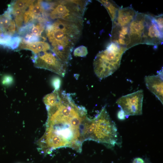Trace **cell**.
Segmentation results:
<instances>
[{
    "instance_id": "1",
    "label": "cell",
    "mask_w": 163,
    "mask_h": 163,
    "mask_svg": "<svg viewBox=\"0 0 163 163\" xmlns=\"http://www.w3.org/2000/svg\"><path fill=\"white\" fill-rule=\"evenodd\" d=\"M46 108L48 117L45 132L38 142L40 150L50 154L56 149L69 147L81 152L82 125L87 117L85 108L76 104L70 94L63 91L59 101Z\"/></svg>"
},
{
    "instance_id": "2",
    "label": "cell",
    "mask_w": 163,
    "mask_h": 163,
    "mask_svg": "<svg viewBox=\"0 0 163 163\" xmlns=\"http://www.w3.org/2000/svg\"><path fill=\"white\" fill-rule=\"evenodd\" d=\"M82 23L57 19L45 25L46 36L52 47L51 51L58 58L68 65L75 44L81 36Z\"/></svg>"
},
{
    "instance_id": "3",
    "label": "cell",
    "mask_w": 163,
    "mask_h": 163,
    "mask_svg": "<svg viewBox=\"0 0 163 163\" xmlns=\"http://www.w3.org/2000/svg\"><path fill=\"white\" fill-rule=\"evenodd\" d=\"M81 135L83 142L93 140L110 148L121 143L116 124L105 107L93 118H86L82 123Z\"/></svg>"
},
{
    "instance_id": "4",
    "label": "cell",
    "mask_w": 163,
    "mask_h": 163,
    "mask_svg": "<svg viewBox=\"0 0 163 163\" xmlns=\"http://www.w3.org/2000/svg\"><path fill=\"white\" fill-rule=\"evenodd\" d=\"M127 50L110 42L105 50L99 52L93 62L94 72L96 76L101 80L112 75L119 68L122 56Z\"/></svg>"
},
{
    "instance_id": "5",
    "label": "cell",
    "mask_w": 163,
    "mask_h": 163,
    "mask_svg": "<svg viewBox=\"0 0 163 163\" xmlns=\"http://www.w3.org/2000/svg\"><path fill=\"white\" fill-rule=\"evenodd\" d=\"M89 0L50 1V7L46 13L52 19H62L83 23L84 14Z\"/></svg>"
},
{
    "instance_id": "6",
    "label": "cell",
    "mask_w": 163,
    "mask_h": 163,
    "mask_svg": "<svg viewBox=\"0 0 163 163\" xmlns=\"http://www.w3.org/2000/svg\"><path fill=\"white\" fill-rule=\"evenodd\" d=\"M32 59L36 67L48 70L62 77L66 73L68 65L59 60L52 51L35 54Z\"/></svg>"
},
{
    "instance_id": "7",
    "label": "cell",
    "mask_w": 163,
    "mask_h": 163,
    "mask_svg": "<svg viewBox=\"0 0 163 163\" xmlns=\"http://www.w3.org/2000/svg\"><path fill=\"white\" fill-rule=\"evenodd\" d=\"M143 92L140 90L123 96L117 101L118 106L124 112L126 117L142 114Z\"/></svg>"
},
{
    "instance_id": "8",
    "label": "cell",
    "mask_w": 163,
    "mask_h": 163,
    "mask_svg": "<svg viewBox=\"0 0 163 163\" xmlns=\"http://www.w3.org/2000/svg\"><path fill=\"white\" fill-rule=\"evenodd\" d=\"M146 23L142 44L158 46L163 43V31L159 29L153 16L146 14Z\"/></svg>"
},
{
    "instance_id": "9",
    "label": "cell",
    "mask_w": 163,
    "mask_h": 163,
    "mask_svg": "<svg viewBox=\"0 0 163 163\" xmlns=\"http://www.w3.org/2000/svg\"><path fill=\"white\" fill-rule=\"evenodd\" d=\"M146 23L145 14L137 12L135 18L129 26V49L142 44Z\"/></svg>"
},
{
    "instance_id": "10",
    "label": "cell",
    "mask_w": 163,
    "mask_h": 163,
    "mask_svg": "<svg viewBox=\"0 0 163 163\" xmlns=\"http://www.w3.org/2000/svg\"><path fill=\"white\" fill-rule=\"evenodd\" d=\"M156 75L145 76V82L147 88L163 104V69L158 71Z\"/></svg>"
},
{
    "instance_id": "11",
    "label": "cell",
    "mask_w": 163,
    "mask_h": 163,
    "mask_svg": "<svg viewBox=\"0 0 163 163\" xmlns=\"http://www.w3.org/2000/svg\"><path fill=\"white\" fill-rule=\"evenodd\" d=\"M110 40V42L116 43L127 50L129 49L130 44L129 26L121 27L112 24Z\"/></svg>"
},
{
    "instance_id": "12",
    "label": "cell",
    "mask_w": 163,
    "mask_h": 163,
    "mask_svg": "<svg viewBox=\"0 0 163 163\" xmlns=\"http://www.w3.org/2000/svg\"><path fill=\"white\" fill-rule=\"evenodd\" d=\"M137 12L132 7L123 8L120 7L115 20L112 24H116L121 27L129 26L135 18Z\"/></svg>"
},
{
    "instance_id": "13",
    "label": "cell",
    "mask_w": 163,
    "mask_h": 163,
    "mask_svg": "<svg viewBox=\"0 0 163 163\" xmlns=\"http://www.w3.org/2000/svg\"><path fill=\"white\" fill-rule=\"evenodd\" d=\"M11 14V9L8 6L7 11L4 14L0 15V28L5 35L11 36L15 32L16 25L12 19Z\"/></svg>"
},
{
    "instance_id": "14",
    "label": "cell",
    "mask_w": 163,
    "mask_h": 163,
    "mask_svg": "<svg viewBox=\"0 0 163 163\" xmlns=\"http://www.w3.org/2000/svg\"><path fill=\"white\" fill-rule=\"evenodd\" d=\"M19 49L29 50L34 54H37L42 52L47 51L51 49L50 44L47 42L40 41L34 43H21Z\"/></svg>"
},
{
    "instance_id": "15",
    "label": "cell",
    "mask_w": 163,
    "mask_h": 163,
    "mask_svg": "<svg viewBox=\"0 0 163 163\" xmlns=\"http://www.w3.org/2000/svg\"><path fill=\"white\" fill-rule=\"evenodd\" d=\"M105 8L111 18L112 22L115 20L120 7L112 0H97Z\"/></svg>"
},
{
    "instance_id": "16",
    "label": "cell",
    "mask_w": 163,
    "mask_h": 163,
    "mask_svg": "<svg viewBox=\"0 0 163 163\" xmlns=\"http://www.w3.org/2000/svg\"><path fill=\"white\" fill-rule=\"evenodd\" d=\"M61 91L55 90L52 93L45 96L43 98V101L46 107H50L57 104L60 98Z\"/></svg>"
},
{
    "instance_id": "17",
    "label": "cell",
    "mask_w": 163,
    "mask_h": 163,
    "mask_svg": "<svg viewBox=\"0 0 163 163\" xmlns=\"http://www.w3.org/2000/svg\"><path fill=\"white\" fill-rule=\"evenodd\" d=\"M34 1L16 0L12 2L9 5L12 8H18L25 11Z\"/></svg>"
},
{
    "instance_id": "18",
    "label": "cell",
    "mask_w": 163,
    "mask_h": 163,
    "mask_svg": "<svg viewBox=\"0 0 163 163\" xmlns=\"http://www.w3.org/2000/svg\"><path fill=\"white\" fill-rule=\"evenodd\" d=\"M88 53L87 48L84 46H80L74 51V55L75 56L83 57L85 56Z\"/></svg>"
},
{
    "instance_id": "19",
    "label": "cell",
    "mask_w": 163,
    "mask_h": 163,
    "mask_svg": "<svg viewBox=\"0 0 163 163\" xmlns=\"http://www.w3.org/2000/svg\"><path fill=\"white\" fill-rule=\"evenodd\" d=\"M21 40L20 37L15 36L11 37L9 47L12 49L17 48L20 45Z\"/></svg>"
},
{
    "instance_id": "20",
    "label": "cell",
    "mask_w": 163,
    "mask_h": 163,
    "mask_svg": "<svg viewBox=\"0 0 163 163\" xmlns=\"http://www.w3.org/2000/svg\"><path fill=\"white\" fill-rule=\"evenodd\" d=\"M61 82V79L58 77H53L51 81L52 85L55 90H59Z\"/></svg>"
},
{
    "instance_id": "21",
    "label": "cell",
    "mask_w": 163,
    "mask_h": 163,
    "mask_svg": "<svg viewBox=\"0 0 163 163\" xmlns=\"http://www.w3.org/2000/svg\"><path fill=\"white\" fill-rule=\"evenodd\" d=\"M13 81V77L10 75L4 76L2 80V84L8 86L12 83Z\"/></svg>"
},
{
    "instance_id": "22",
    "label": "cell",
    "mask_w": 163,
    "mask_h": 163,
    "mask_svg": "<svg viewBox=\"0 0 163 163\" xmlns=\"http://www.w3.org/2000/svg\"><path fill=\"white\" fill-rule=\"evenodd\" d=\"M156 23L160 30L163 31V14H161L158 15L153 16Z\"/></svg>"
},
{
    "instance_id": "23",
    "label": "cell",
    "mask_w": 163,
    "mask_h": 163,
    "mask_svg": "<svg viewBox=\"0 0 163 163\" xmlns=\"http://www.w3.org/2000/svg\"><path fill=\"white\" fill-rule=\"evenodd\" d=\"M117 117L118 118L121 120H124L126 118V116L125 113L123 110L120 109L119 110L117 113Z\"/></svg>"
},
{
    "instance_id": "24",
    "label": "cell",
    "mask_w": 163,
    "mask_h": 163,
    "mask_svg": "<svg viewBox=\"0 0 163 163\" xmlns=\"http://www.w3.org/2000/svg\"><path fill=\"white\" fill-rule=\"evenodd\" d=\"M133 163H149L145 162L141 158H135L133 161Z\"/></svg>"
}]
</instances>
